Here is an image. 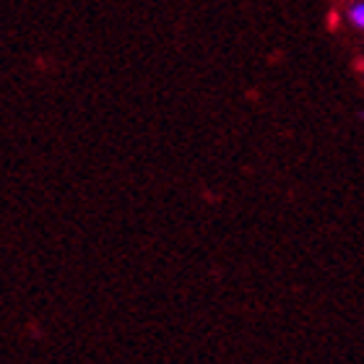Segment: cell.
Returning <instances> with one entry per match:
<instances>
[{
    "label": "cell",
    "instance_id": "1",
    "mask_svg": "<svg viewBox=\"0 0 364 364\" xmlns=\"http://www.w3.org/2000/svg\"><path fill=\"white\" fill-rule=\"evenodd\" d=\"M343 16H346V21L354 29L364 31V0H351L349 6H346V11H343Z\"/></svg>",
    "mask_w": 364,
    "mask_h": 364
}]
</instances>
